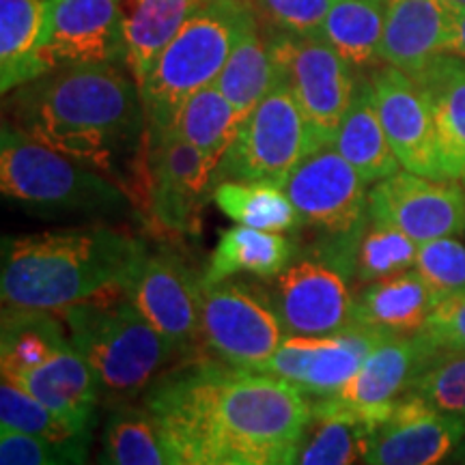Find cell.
Segmentation results:
<instances>
[{"instance_id": "obj_12", "label": "cell", "mask_w": 465, "mask_h": 465, "mask_svg": "<svg viewBox=\"0 0 465 465\" xmlns=\"http://www.w3.org/2000/svg\"><path fill=\"white\" fill-rule=\"evenodd\" d=\"M35 58L39 75L78 63L125 65L124 0H44Z\"/></svg>"}, {"instance_id": "obj_15", "label": "cell", "mask_w": 465, "mask_h": 465, "mask_svg": "<svg viewBox=\"0 0 465 465\" xmlns=\"http://www.w3.org/2000/svg\"><path fill=\"white\" fill-rule=\"evenodd\" d=\"M124 287L138 311L182 351L201 341L203 276L182 257L168 250L144 252Z\"/></svg>"}, {"instance_id": "obj_23", "label": "cell", "mask_w": 465, "mask_h": 465, "mask_svg": "<svg viewBox=\"0 0 465 465\" xmlns=\"http://www.w3.org/2000/svg\"><path fill=\"white\" fill-rule=\"evenodd\" d=\"M334 147L360 173L366 185L381 182L401 171L375 106V93L371 75H358L356 91L342 116Z\"/></svg>"}, {"instance_id": "obj_20", "label": "cell", "mask_w": 465, "mask_h": 465, "mask_svg": "<svg viewBox=\"0 0 465 465\" xmlns=\"http://www.w3.org/2000/svg\"><path fill=\"white\" fill-rule=\"evenodd\" d=\"M9 381L33 394L74 431L93 433L100 386L91 366L75 351L72 342L54 353L48 362Z\"/></svg>"}, {"instance_id": "obj_18", "label": "cell", "mask_w": 465, "mask_h": 465, "mask_svg": "<svg viewBox=\"0 0 465 465\" xmlns=\"http://www.w3.org/2000/svg\"><path fill=\"white\" fill-rule=\"evenodd\" d=\"M452 11L441 0H388L381 61L418 78L435 58L450 54Z\"/></svg>"}, {"instance_id": "obj_2", "label": "cell", "mask_w": 465, "mask_h": 465, "mask_svg": "<svg viewBox=\"0 0 465 465\" xmlns=\"http://www.w3.org/2000/svg\"><path fill=\"white\" fill-rule=\"evenodd\" d=\"M121 65L78 63L17 86L7 100L9 124L106 177L124 179L127 166L132 185L147 153V116L136 80Z\"/></svg>"}, {"instance_id": "obj_36", "label": "cell", "mask_w": 465, "mask_h": 465, "mask_svg": "<svg viewBox=\"0 0 465 465\" xmlns=\"http://www.w3.org/2000/svg\"><path fill=\"white\" fill-rule=\"evenodd\" d=\"M418 243L394 226L375 223L364 224L353 252V276L369 284L383 281L416 265Z\"/></svg>"}, {"instance_id": "obj_37", "label": "cell", "mask_w": 465, "mask_h": 465, "mask_svg": "<svg viewBox=\"0 0 465 465\" xmlns=\"http://www.w3.org/2000/svg\"><path fill=\"white\" fill-rule=\"evenodd\" d=\"M0 429L26 433L54 444H69L75 440H91V435L74 431L56 414L39 403L33 394L22 391L14 381L0 383Z\"/></svg>"}, {"instance_id": "obj_21", "label": "cell", "mask_w": 465, "mask_h": 465, "mask_svg": "<svg viewBox=\"0 0 465 465\" xmlns=\"http://www.w3.org/2000/svg\"><path fill=\"white\" fill-rule=\"evenodd\" d=\"M427 95L446 179H465V58L441 54L418 75Z\"/></svg>"}, {"instance_id": "obj_5", "label": "cell", "mask_w": 465, "mask_h": 465, "mask_svg": "<svg viewBox=\"0 0 465 465\" xmlns=\"http://www.w3.org/2000/svg\"><path fill=\"white\" fill-rule=\"evenodd\" d=\"M257 20L250 0H205L194 11L141 86L149 141L173 132L183 104L216 83L232 48Z\"/></svg>"}, {"instance_id": "obj_44", "label": "cell", "mask_w": 465, "mask_h": 465, "mask_svg": "<svg viewBox=\"0 0 465 465\" xmlns=\"http://www.w3.org/2000/svg\"><path fill=\"white\" fill-rule=\"evenodd\" d=\"M207 465H246V463L235 461V459H223V461H213V463H207Z\"/></svg>"}, {"instance_id": "obj_28", "label": "cell", "mask_w": 465, "mask_h": 465, "mask_svg": "<svg viewBox=\"0 0 465 465\" xmlns=\"http://www.w3.org/2000/svg\"><path fill=\"white\" fill-rule=\"evenodd\" d=\"M366 427L358 411L330 397L317 399L295 465H358Z\"/></svg>"}, {"instance_id": "obj_40", "label": "cell", "mask_w": 465, "mask_h": 465, "mask_svg": "<svg viewBox=\"0 0 465 465\" xmlns=\"http://www.w3.org/2000/svg\"><path fill=\"white\" fill-rule=\"evenodd\" d=\"M334 0H250L254 14L272 31L317 35Z\"/></svg>"}, {"instance_id": "obj_3", "label": "cell", "mask_w": 465, "mask_h": 465, "mask_svg": "<svg viewBox=\"0 0 465 465\" xmlns=\"http://www.w3.org/2000/svg\"><path fill=\"white\" fill-rule=\"evenodd\" d=\"M147 248L108 226L45 231L5 240L3 308L61 312L125 284Z\"/></svg>"}, {"instance_id": "obj_42", "label": "cell", "mask_w": 465, "mask_h": 465, "mask_svg": "<svg viewBox=\"0 0 465 465\" xmlns=\"http://www.w3.org/2000/svg\"><path fill=\"white\" fill-rule=\"evenodd\" d=\"M450 11H452L450 54L465 58V9H450Z\"/></svg>"}, {"instance_id": "obj_8", "label": "cell", "mask_w": 465, "mask_h": 465, "mask_svg": "<svg viewBox=\"0 0 465 465\" xmlns=\"http://www.w3.org/2000/svg\"><path fill=\"white\" fill-rule=\"evenodd\" d=\"M312 147L311 130L289 86L272 91L240 124L237 136L213 173L212 190L223 182H272L282 185Z\"/></svg>"}, {"instance_id": "obj_13", "label": "cell", "mask_w": 465, "mask_h": 465, "mask_svg": "<svg viewBox=\"0 0 465 465\" xmlns=\"http://www.w3.org/2000/svg\"><path fill=\"white\" fill-rule=\"evenodd\" d=\"M147 155V199L143 209L151 224L168 232L196 231L218 164L177 132L149 141Z\"/></svg>"}, {"instance_id": "obj_1", "label": "cell", "mask_w": 465, "mask_h": 465, "mask_svg": "<svg viewBox=\"0 0 465 465\" xmlns=\"http://www.w3.org/2000/svg\"><path fill=\"white\" fill-rule=\"evenodd\" d=\"M171 465H295L312 403L274 375L192 358L144 392Z\"/></svg>"}, {"instance_id": "obj_38", "label": "cell", "mask_w": 465, "mask_h": 465, "mask_svg": "<svg viewBox=\"0 0 465 465\" xmlns=\"http://www.w3.org/2000/svg\"><path fill=\"white\" fill-rule=\"evenodd\" d=\"M91 440L69 444L0 429V465H86Z\"/></svg>"}, {"instance_id": "obj_39", "label": "cell", "mask_w": 465, "mask_h": 465, "mask_svg": "<svg viewBox=\"0 0 465 465\" xmlns=\"http://www.w3.org/2000/svg\"><path fill=\"white\" fill-rule=\"evenodd\" d=\"M416 272L429 284L435 300L465 289V243L457 237L420 243L416 257Z\"/></svg>"}, {"instance_id": "obj_11", "label": "cell", "mask_w": 465, "mask_h": 465, "mask_svg": "<svg viewBox=\"0 0 465 465\" xmlns=\"http://www.w3.org/2000/svg\"><path fill=\"white\" fill-rule=\"evenodd\" d=\"M282 190L302 223L336 235H356L369 223L366 182L332 143L319 144L298 162Z\"/></svg>"}, {"instance_id": "obj_33", "label": "cell", "mask_w": 465, "mask_h": 465, "mask_svg": "<svg viewBox=\"0 0 465 465\" xmlns=\"http://www.w3.org/2000/svg\"><path fill=\"white\" fill-rule=\"evenodd\" d=\"M97 465H171L147 407L116 403L110 410Z\"/></svg>"}, {"instance_id": "obj_17", "label": "cell", "mask_w": 465, "mask_h": 465, "mask_svg": "<svg viewBox=\"0 0 465 465\" xmlns=\"http://www.w3.org/2000/svg\"><path fill=\"white\" fill-rule=\"evenodd\" d=\"M371 83L377 114L401 166L429 179H446L433 114L420 84L391 65L375 69Z\"/></svg>"}, {"instance_id": "obj_10", "label": "cell", "mask_w": 465, "mask_h": 465, "mask_svg": "<svg viewBox=\"0 0 465 465\" xmlns=\"http://www.w3.org/2000/svg\"><path fill=\"white\" fill-rule=\"evenodd\" d=\"M349 276L353 265L328 248L291 261L270 293L287 336H334L356 323Z\"/></svg>"}, {"instance_id": "obj_45", "label": "cell", "mask_w": 465, "mask_h": 465, "mask_svg": "<svg viewBox=\"0 0 465 465\" xmlns=\"http://www.w3.org/2000/svg\"><path fill=\"white\" fill-rule=\"evenodd\" d=\"M463 183H465V179H463Z\"/></svg>"}, {"instance_id": "obj_29", "label": "cell", "mask_w": 465, "mask_h": 465, "mask_svg": "<svg viewBox=\"0 0 465 465\" xmlns=\"http://www.w3.org/2000/svg\"><path fill=\"white\" fill-rule=\"evenodd\" d=\"M383 336L362 323L349 325L341 334L319 336L315 356L308 366L300 391L306 397L325 399L339 394L349 381L362 369L366 356Z\"/></svg>"}, {"instance_id": "obj_31", "label": "cell", "mask_w": 465, "mask_h": 465, "mask_svg": "<svg viewBox=\"0 0 465 465\" xmlns=\"http://www.w3.org/2000/svg\"><path fill=\"white\" fill-rule=\"evenodd\" d=\"M213 84L232 104L242 121L276 84L274 58L270 52V42L261 33L259 20L242 35Z\"/></svg>"}, {"instance_id": "obj_27", "label": "cell", "mask_w": 465, "mask_h": 465, "mask_svg": "<svg viewBox=\"0 0 465 465\" xmlns=\"http://www.w3.org/2000/svg\"><path fill=\"white\" fill-rule=\"evenodd\" d=\"M388 0H334L317 35L353 69H373L381 61Z\"/></svg>"}, {"instance_id": "obj_9", "label": "cell", "mask_w": 465, "mask_h": 465, "mask_svg": "<svg viewBox=\"0 0 465 465\" xmlns=\"http://www.w3.org/2000/svg\"><path fill=\"white\" fill-rule=\"evenodd\" d=\"M287 339L270 295L250 284H203L201 341L220 362L259 371Z\"/></svg>"}, {"instance_id": "obj_32", "label": "cell", "mask_w": 465, "mask_h": 465, "mask_svg": "<svg viewBox=\"0 0 465 465\" xmlns=\"http://www.w3.org/2000/svg\"><path fill=\"white\" fill-rule=\"evenodd\" d=\"M212 199L226 218L250 229L289 232L304 224L282 185L272 182H223Z\"/></svg>"}, {"instance_id": "obj_14", "label": "cell", "mask_w": 465, "mask_h": 465, "mask_svg": "<svg viewBox=\"0 0 465 465\" xmlns=\"http://www.w3.org/2000/svg\"><path fill=\"white\" fill-rule=\"evenodd\" d=\"M369 216L394 226L418 246L465 232V192L452 179H429L397 171L373 185Z\"/></svg>"}, {"instance_id": "obj_22", "label": "cell", "mask_w": 465, "mask_h": 465, "mask_svg": "<svg viewBox=\"0 0 465 465\" xmlns=\"http://www.w3.org/2000/svg\"><path fill=\"white\" fill-rule=\"evenodd\" d=\"M435 295L416 270L401 272L383 281L366 284L356 298V323L391 336L422 332L431 315Z\"/></svg>"}, {"instance_id": "obj_16", "label": "cell", "mask_w": 465, "mask_h": 465, "mask_svg": "<svg viewBox=\"0 0 465 465\" xmlns=\"http://www.w3.org/2000/svg\"><path fill=\"white\" fill-rule=\"evenodd\" d=\"M463 435L465 422L405 394L366 427L360 465H440Z\"/></svg>"}, {"instance_id": "obj_34", "label": "cell", "mask_w": 465, "mask_h": 465, "mask_svg": "<svg viewBox=\"0 0 465 465\" xmlns=\"http://www.w3.org/2000/svg\"><path fill=\"white\" fill-rule=\"evenodd\" d=\"M240 124L242 116L223 95V91L216 84H207L183 104L173 132L220 164L223 155L235 141Z\"/></svg>"}, {"instance_id": "obj_30", "label": "cell", "mask_w": 465, "mask_h": 465, "mask_svg": "<svg viewBox=\"0 0 465 465\" xmlns=\"http://www.w3.org/2000/svg\"><path fill=\"white\" fill-rule=\"evenodd\" d=\"M44 0H0V86L3 93L39 78L37 52Z\"/></svg>"}, {"instance_id": "obj_7", "label": "cell", "mask_w": 465, "mask_h": 465, "mask_svg": "<svg viewBox=\"0 0 465 465\" xmlns=\"http://www.w3.org/2000/svg\"><path fill=\"white\" fill-rule=\"evenodd\" d=\"M276 80L289 86L311 130L312 147L334 143L358 75L322 35L274 31L267 37Z\"/></svg>"}, {"instance_id": "obj_4", "label": "cell", "mask_w": 465, "mask_h": 465, "mask_svg": "<svg viewBox=\"0 0 465 465\" xmlns=\"http://www.w3.org/2000/svg\"><path fill=\"white\" fill-rule=\"evenodd\" d=\"M58 315L75 351L95 375L100 394L127 403L164 373L182 349L160 332L125 293L124 284L102 291Z\"/></svg>"}, {"instance_id": "obj_35", "label": "cell", "mask_w": 465, "mask_h": 465, "mask_svg": "<svg viewBox=\"0 0 465 465\" xmlns=\"http://www.w3.org/2000/svg\"><path fill=\"white\" fill-rule=\"evenodd\" d=\"M427 342V351L411 377L407 394L465 422V353L440 347L429 339Z\"/></svg>"}, {"instance_id": "obj_43", "label": "cell", "mask_w": 465, "mask_h": 465, "mask_svg": "<svg viewBox=\"0 0 465 465\" xmlns=\"http://www.w3.org/2000/svg\"><path fill=\"white\" fill-rule=\"evenodd\" d=\"M450 9H465V0H441Z\"/></svg>"}, {"instance_id": "obj_24", "label": "cell", "mask_w": 465, "mask_h": 465, "mask_svg": "<svg viewBox=\"0 0 465 465\" xmlns=\"http://www.w3.org/2000/svg\"><path fill=\"white\" fill-rule=\"evenodd\" d=\"M205 0H124L125 67L141 89L155 61Z\"/></svg>"}, {"instance_id": "obj_19", "label": "cell", "mask_w": 465, "mask_h": 465, "mask_svg": "<svg viewBox=\"0 0 465 465\" xmlns=\"http://www.w3.org/2000/svg\"><path fill=\"white\" fill-rule=\"evenodd\" d=\"M427 345L420 332L414 336H383L366 356L356 377L330 399L358 411L371 424L405 397Z\"/></svg>"}, {"instance_id": "obj_26", "label": "cell", "mask_w": 465, "mask_h": 465, "mask_svg": "<svg viewBox=\"0 0 465 465\" xmlns=\"http://www.w3.org/2000/svg\"><path fill=\"white\" fill-rule=\"evenodd\" d=\"M67 325L58 312L3 308L0 328V366L3 380L28 373L67 347Z\"/></svg>"}, {"instance_id": "obj_41", "label": "cell", "mask_w": 465, "mask_h": 465, "mask_svg": "<svg viewBox=\"0 0 465 465\" xmlns=\"http://www.w3.org/2000/svg\"><path fill=\"white\" fill-rule=\"evenodd\" d=\"M422 334L435 345L465 353V289L435 300Z\"/></svg>"}, {"instance_id": "obj_25", "label": "cell", "mask_w": 465, "mask_h": 465, "mask_svg": "<svg viewBox=\"0 0 465 465\" xmlns=\"http://www.w3.org/2000/svg\"><path fill=\"white\" fill-rule=\"evenodd\" d=\"M295 257V243L281 232L235 226L224 231L209 259L203 284H216L237 274L276 278Z\"/></svg>"}, {"instance_id": "obj_6", "label": "cell", "mask_w": 465, "mask_h": 465, "mask_svg": "<svg viewBox=\"0 0 465 465\" xmlns=\"http://www.w3.org/2000/svg\"><path fill=\"white\" fill-rule=\"evenodd\" d=\"M0 188L7 199L45 213H116L125 190L106 174L35 141L9 121L0 134Z\"/></svg>"}]
</instances>
